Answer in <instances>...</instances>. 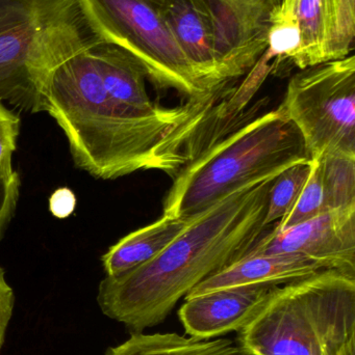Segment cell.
<instances>
[{"instance_id": "obj_6", "label": "cell", "mask_w": 355, "mask_h": 355, "mask_svg": "<svg viewBox=\"0 0 355 355\" xmlns=\"http://www.w3.org/2000/svg\"><path fill=\"white\" fill-rule=\"evenodd\" d=\"M101 39L129 52L147 80L192 103H213L217 91L173 37L158 0H81Z\"/></svg>"}, {"instance_id": "obj_26", "label": "cell", "mask_w": 355, "mask_h": 355, "mask_svg": "<svg viewBox=\"0 0 355 355\" xmlns=\"http://www.w3.org/2000/svg\"><path fill=\"white\" fill-rule=\"evenodd\" d=\"M342 355H355V340H352L344 350Z\"/></svg>"}, {"instance_id": "obj_12", "label": "cell", "mask_w": 355, "mask_h": 355, "mask_svg": "<svg viewBox=\"0 0 355 355\" xmlns=\"http://www.w3.org/2000/svg\"><path fill=\"white\" fill-rule=\"evenodd\" d=\"M323 270L299 254H246L196 286L185 300L217 290L254 285L281 286Z\"/></svg>"}, {"instance_id": "obj_21", "label": "cell", "mask_w": 355, "mask_h": 355, "mask_svg": "<svg viewBox=\"0 0 355 355\" xmlns=\"http://www.w3.org/2000/svg\"><path fill=\"white\" fill-rule=\"evenodd\" d=\"M20 185V177L17 172L10 179H0V240L16 212Z\"/></svg>"}, {"instance_id": "obj_20", "label": "cell", "mask_w": 355, "mask_h": 355, "mask_svg": "<svg viewBox=\"0 0 355 355\" xmlns=\"http://www.w3.org/2000/svg\"><path fill=\"white\" fill-rule=\"evenodd\" d=\"M20 126V116L0 100V179H10L14 175L13 155L17 149Z\"/></svg>"}, {"instance_id": "obj_15", "label": "cell", "mask_w": 355, "mask_h": 355, "mask_svg": "<svg viewBox=\"0 0 355 355\" xmlns=\"http://www.w3.org/2000/svg\"><path fill=\"white\" fill-rule=\"evenodd\" d=\"M192 219L193 217L183 219L163 215L151 225L119 240L102 256V266L106 277H119L158 256L185 231Z\"/></svg>"}, {"instance_id": "obj_4", "label": "cell", "mask_w": 355, "mask_h": 355, "mask_svg": "<svg viewBox=\"0 0 355 355\" xmlns=\"http://www.w3.org/2000/svg\"><path fill=\"white\" fill-rule=\"evenodd\" d=\"M355 340V277L333 269L276 286L239 331L248 355H342Z\"/></svg>"}, {"instance_id": "obj_19", "label": "cell", "mask_w": 355, "mask_h": 355, "mask_svg": "<svg viewBox=\"0 0 355 355\" xmlns=\"http://www.w3.org/2000/svg\"><path fill=\"white\" fill-rule=\"evenodd\" d=\"M311 162L312 168L310 176L306 180L297 200L291 211L279 221L274 230L283 231L289 229L329 211L319 160L312 159Z\"/></svg>"}, {"instance_id": "obj_13", "label": "cell", "mask_w": 355, "mask_h": 355, "mask_svg": "<svg viewBox=\"0 0 355 355\" xmlns=\"http://www.w3.org/2000/svg\"><path fill=\"white\" fill-rule=\"evenodd\" d=\"M158 3L188 60L220 91L226 80L216 60L210 22L201 0H158Z\"/></svg>"}, {"instance_id": "obj_23", "label": "cell", "mask_w": 355, "mask_h": 355, "mask_svg": "<svg viewBox=\"0 0 355 355\" xmlns=\"http://www.w3.org/2000/svg\"><path fill=\"white\" fill-rule=\"evenodd\" d=\"M76 206V198L68 188H60L49 198V210L58 218H66L72 214Z\"/></svg>"}, {"instance_id": "obj_8", "label": "cell", "mask_w": 355, "mask_h": 355, "mask_svg": "<svg viewBox=\"0 0 355 355\" xmlns=\"http://www.w3.org/2000/svg\"><path fill=\"white\" fill-rule=\"evenodd\" d=\"M299 254L321 269L355 277V207L331 209L283 231L263 235L247 254Z\"/></svg>"}, {"instance_id": "obj_1", "label": "cell", "mask_w": 355, "mask_h": 355, "mask_svg": "<svg viewBox=\"0 0 355 355\" xmlns=\"http://www.w3.org/2000/svg\"><path fill=\"white\" fill-rule=\"evenodd\" d=\"M213 103H189L145 112L113 99L92 48L52 73L42 112L68 139L75 166L96 179L158 170L174 178L191 159L185 151Z\"/></svg>"}, {"instance_id": "obj_5", "label": "cell", "mask_w": 355, "mask_h": 355, "mask_svg": "<svg viewBox=\"0 0 355 355\" xmlns=\"http://www.w3.org/2000/svg\"><path fill=\"white\" fill-rule=\"evenodd\" d=\"M310 160L299 131L276 108L192 156L174 177L163 215L191 218L254 180Z\"/></svg>"}, {"instance_id": "obj_10", "label": "cell", "mask_w": 355, "mask_h": 355, "mask_svg": "<svg viewBox=\"0 0 355 355\" xmlns=\"http://www.w3.org/2000/svg\"><path fill=\"white\" fill-rule=\"evenodd\" d=\"M300 44L290 62L299 70L350 55L355 0H294Z\"/></svg>"}, {"instance_id": "obj_16", "label": "cell", "mask_w": 355, "mask_h": 355, "mask_svg": "<svg viewBox=\"0 0 355 355\" xmlns=\"http://www.w3.org/2000/svg\"><path fill=\"white\" fill-rule=\"evenodd\" d=\"M104 355H248L236 342L225 338L200 340L176 333H131L120 345Z\"/></svg>"}, {"instance_id": "obj_24", "label": "cell", "mask_w": 355, "mask_h": 355, "mask_svg": "<svg viewBox=\"0 0 355 355\" xmlns=\"http://www.w3.org/2000/svg\"><path fill=\"white\" fill-rule=\"evenodd\" d=\"M240 1L262 12L270 19L276 14L281 6V0H240Z\"/></svg>"}, {"instance_id": "obj_25", "label": "cell", "mask_w": 355, "mask_h": 355, "mask_svg": "<svg viewBox=\"0 0 355 355\" xmlns=\"http://www.w3.org/2000/svg\"><path fill=\"white\" fill-rule=\"evenodd\" d=\"M293 2L294 0H281V8L275 15H279V16L293 15Z\"/></svg>"}, {"instance_id": "obj_17", "label": "cell", "mask_w": 355, "mask_h": 355, "mask_svg": "<svg viewBox=\"0 0 355 355\" xmlns=\"http://www.w3.org/2000/svg\"><path fill=\"white\" fill-rule=\"evenodd\" d=\"M318 160L329 210L355 207V157L327 154Z\"/></svg>"}, {"instance_id": "obj_18", "label": "cell", "mask_w": 355, "mask_h": 355, "mask_svg": "<svg viewBox=\"0 0 355 355\" xmlns=\"http://www.w3.org/2000/svg\"><path fill=\"white\" fill-rule=\"evenodd\" d=\"M312 162L290 166L274 180L269 190L264 225L268 227L283 219L293 208L306 180L310 176Z\"/></svg>"}, {"instance_id": "obj_3", "label": "cell", "mask_w": 355, "mask_h": 355, "mask_svg": "<svg viewBox=\"0 0 355 355\" xmlns=\"http://www.w3.org/2000/svg\"><path fill=\"white\" fill-rule=\"evenodd\" d=\"M104 42L81 0H0V100L42 112L53 71Z\"/></svg>"}, {"instance_id": "obj_22", "label": "cell", "mask_w": 355, "mask_h": 355, "mask_svg": "<svg viewBox=\"0 0 355 355\" xmlns=\"http://www.w3.org/2000/svg\"><path fill=\"white\" fill-rule=\"evenodd\" d=\"M16 296L6 281V271L0 267V352L6 343V334L14 314Z\"/></svg>"}, {"instance_id": "obj_2", "label": "cell", "mask_w": 355, "mask_h": 355, "mask_svg": "<svg viewBox=\"0 0 355 355\" xmlns=\"http://www.w3.org/2000/svg\"><path fill=\"white\" fill-rule=\"evenodd\" d=\"M279 175L237 188L193 217L158 256L119 277H104L97 293L102 314L131 334L164 322L181 298L245 257L264 235L269 190Z\"/></svg>"}, {"instance_id": "obj_11", "label": "cell", "mask_w": 355, "mask_h": 355, "mask_svg": "<svg viewBox=\"0 0 355 355\" xmlns=\"http://www.w3.org/2000/svg\"><path fill=\"white\" fill-rule=\"evenodd\" d=\"M274 287L229 288L189 298L179 309V320L189 337L200 340L239 333L258 314Z\"/></svg>"}, {"instance_id": "obj_9", "label": "cell", "mask_w": 355, "mask_h": 355, "mask_svg": "<svg viewBox=\"0 0 355 355\" xmlns=\"http://www.w3.org/2000/svg\"><path fill=\"white\" fill-rule=\"evenodd\" d=\"M226 83L254 68L268 47L271 19L240 0H201Z\"/></svg>"}, {"instance_id": "obj_7", "label": "cell", "mask_w": 355, "mask_h": 355, "mask_svg": "<svg viewBox=\"0 0 355 355\" xmlns=\"http://www.w3.org/2000/svg\"><path fill=\"white\" fill-rule=\"evenodd\" d=\"M279 110L302 135L311 160L327 154L355 157V56L300 70Z\"/></svg>"}, {"instance_id": "obj_14", "label": "cell", "mask_w": 355, "mask_h": 355, "mask_svg": "<svg viewBox=\"0 0 355 355\" xmlns=\"http://www.w3.org/2000/svg\"><path fill=\"white\" fill-rule=\"evenodd\" d=\"M102 83L113 99L145 112H160L165 107L150 99L146 89L145 71L122 48L104 43L92 47Z\"/></svg>"}]
</instances>
